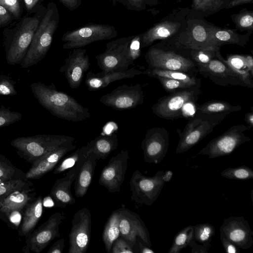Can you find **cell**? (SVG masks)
Wrapping results in <instances>:
<instances>
[{"mask_svg": "<svg viewBox=\"0 0 253 253\" xmlns=\"http://www.w3.org/2000/svg\"><path fill=\"white\" fill-rule=\"evenodd\" d=\"M31 88L38 102L57 118L78 122L90 117L88 108L83 106L67 93L58 90L52 83L46 84L35 82L31 84Z\"/></svg>", "mask_w": 253, "mask_h": 253, "instance_id": "obj_1", "label": "cell"}, {"mask_svg": "<svg viewBox=\"0 0 253 253\" xmlns=\"http://www.w3.org/2000/svg\"><path fill=\"white\" fill-rule=\"evenodd\" d=\"M45 10L41 6L33 16L23 17L12 28L4 29L2 44L7 64L22 63Z\"/></svg>", "mask_w": 253, "mask_h": 253, "instance_id": "obj_2", "label": "cell"}, {"mask_svg": "<svg viewBox=\"0 0 253 253\" xmlns=\"http://www.w3.org/2000/svg\"><path fill=\"white\" fill-rule=\"evenodd\" d=\"M60 20V15L56 4L49 2L45 13L35 32L26 54L20 64L27 68L37 64L46 55L49 50Z\"/></svg>", "mask_w": 253, "mask_h": 253, "instance_id": "obj_3", "label": "cell"}, {"mask_svg": "<svg viewBox=\"0 0 253 253\" xmlns=\"http://www.w3.org/2000/svg\"><path fill=\"white\" fill-rule=\"evenodd\" d=\"M145 58L148 68L175 71L197 75L198 65L192 58L191 50L180 47H168L160 45L151 46Z\"/></svg>", "mask_w": 253, "mask_h": 253, "instance_id": "obj_4", "label": "cell"}, {"mask_svg": "<svg viewBox=\"0 0 253 253\" xmlns=\"http://www.w3.org/2000/svg\"><path fill=\"white\" fill-rule=\"evenodd\" d=\"M75 139L64 135L38 134L16 138L10 145L20 157L31 165L56 147Z\"/></svg>", "mask_w": 253, "mask_h": 253, "instance_id": "obj_5", "label": "cell"}, {"mask_svg": "<svg viewBox=\"0 0 253 253\" xmlns=\"http://www.w3.org/2000/svg\"><path fill=\"white\" fill-rule=\"evenodd\" d=\"M228 115L226 113L204 114L197 112L190 119L181 132L175 153L187 151L211 133L214 127Z\"/></svg>", "mask_w": 253, "mask_h": 253, "instance_id": "obj_6", "label": "cell"}, {"mask_svg": "<svg viewBox=\"0 0 253 253\" xmlns=\"http://www.w3.org/2000/svg\"><path fill=\"white\" fill-rule=\"evenodd\" d=\"M198 85L159 98L152 107L154 114L162 119L173 120L184 117L185 108L197 102L201 93Z\"/></svg>", "mask_w": 253, "mask_h": 253, "instance_id": "obj_7", "label": "cell"}, {"mask_svg": "<svg viewBox=\"0 0 253 253\" xmlns=\"http://www.w3.org/2000/svg\"><path fill=\"white\" fill-rule=\"evenodd\" d=\"M114 26L100 23H88L65 33L61 38L63 48L71 49L82 48L92 42L108 40L117 36Z\"/></svg>", "mask_w": 253, "mask_h": 253, "instance_id": "obj_8", "label": "cell"}, {"mask_svg": "<svg viewBox=\"0 0 253 253\" xmlns=\"http://www.w3.org/2000/svg\"><path fill=\"white\" fill-rule=\"evenodd\" d=\"M164 170H160L154 176H147L136 169L129 181L131 200L137 204L152 206L158 199L164 186Z\"/></svg>", "mask_w": 253, "mask_h": 253, "instance_id": "obj_9", "label": "cell"}, {"mask_svg": "<svg viewBox=\"0 0 253 253\" xmlns=\"http://www.w3.org/2000/svg\"><path fill=\"white\" fill-rule=\"evenodd\" d=\"M251 127L243 124L230 127L221 135L211 140L197 155H208L213 159L230 155L242 144L251 140L244 132Z\"/></svg>", "mask_w": 253, "mask_h": 253, "instance_id": "obj_10", "label": "cell"}, {"mask_svg": "<svg viewBox=\"0 0 253 253\" xmlns=\"http://www.w3.org/2000/svg\"><path fill=\"white\" fill-rule=\"evenodd\" d=\"M133 36L112 40L106 44L104 52L96 55L97 64L102 72L124 71L134 65L129 57L128 44Z\"/></svg>", "mask_w": 253, "mask_h": 253, "instance_id": "obj_11", "label": "cell"}, {"mask_svg": "<svg viewBox=\"0 0 253 253\" xmlns=\"http://www.w3.org/2000/svg\"><path fill=\"white\" fill-rule=\"evenodd\" d=\"M65 217L62 213L56 212L28 236L25 237V246L22 251L25 253H40L50 242L60 235L59 227Z\"/></svg>", "mask_w": 253, "mask_h": 253, "instance_id": "obj_12", "label": "cell"}, {"mask_svg": "<svg viewBox=\"0 0 253 253\" xmlns=\"http://www.w3.org/2000/svg\"><path fill=\"white\" fill-rule=\"evenodd\" d=\"M100 102L105 106L122 111L133 109L144 102V94L140 84H122L110 93L102 96Z\"/></svg>", "mask_w": 253, "mask_h": 253, "instance_id": "obj_13", "label": "cell"}, {"mask_svg": "<svg viewBox=\"0 0 253 253\" xmlns=\"http://www.w3.org/2000/svg\"><path fill=\"white\" fill-rule=\"evenodd\" d=\"M91 226L90 211L83 208L74 215L69 234V253H85L89 245Z\"/></svg>", "mask_w": 253, "mask_h": 253, "instance_id": "obj_14", "label": "cell"}, {"mask_svg": "<svg viewBox=\"0 0 253 253\" xmlns=\"http://www.w3.org/2000/svg\"><path fill=\"white\" fill-rule=\"evenodd\" d=\"M129 158V151L126 149L112 157L101 170L99 184L110 193L119 192L125 180Z\"/></svg>", "mask_w": 253, "mask_h": 253, "instance_id": "obj_15", "label": "cell"}, {"mask_svg": "<svg viewBox=\"0 0 253 253\" xmlns=\"http://www.w3.org/2000/svg\"><path fill=\"white\" fill-rule=\"evenodd\" d=\"M119 212L120 235L133 248L139 237L147 246H151L149 232L140 216L124 206L118 209Z\"/></svg>", "mask_w": 253, "mask_h": 253, "instance_id": "obj_16", "label": "cell"}, {"mask_svg": "<svg viewBox=\"0 0 253 253\" xmlns=\"http://www.w3.org/2000/svg\"><path fill=\"white\" fill-rule=\"evenodd\" d=\"M169 142V133L165 128L155 127L147 130L141 145L144 161L160 163L166 156Z\"/></svg>", "mask_w": 253, "mask_h": 253, "instance_id": "obj_17", "label": "cell"}, {"mask_svg": "<svg viewBox=\"0 0 253 253\" xmlns=\"http://www.w3.org/2000/svg\"><path fill=\"white\" fill-rule=\"evenodd\" d=\"M219 230L240 249L247 250L253 245V231L244 217L230 216L225 218Z\"/></svg>", "mask_w": 253, "mask_h": 253, "instance_id": "obj_18", "label": "cell"}, {"mask_svg": "<svg viewBox=\"0 0 253 253\" xmlns=\"http://www.w3.org/2000/svg\"><path fill=\"white\" fill-rule=\"evenodd\" d=\"M89 58L86 50L83 48L73 49L59 69L72 88H78L81 84L84 73L90 67Z\"/></svg>", "mask_w": 253, "mask_h": 253, "instance_id": "obj_19", "label": "cell"}, {"mask_svg": "<svg viewBox=\"0 0 253 253\" xmlns=\"http://www.w3.org/2000/svg\"><path fill=\"white\" fill-rule=\"evenodd\" d=\"M198 73L220 85H240L245 86L239 77L234 73L221 56L219 51L205 65H198Z\"/></svg>", "mask_w": 253, "mask_h": 253, "instance_id": "obj_20", "label": "cell"}, {"mask_svg": "<svg viewBox=\"0 0 253 253\" xmlns=\"http://www.w3.org/2000/svg\"><path fill=\"white\" fill-rule=\"evenodd\" d=\"M75 140L68 141L56 147L31 164L25 172L26 178L29 180L39 179L54 169L66 154L76 148Z\"/></svg>", "mask_w": 253, "mask_h": 253, "instance_id": "obj_21", "label": "cell"}, {"mask_svg": "<svg viewBox=\"0 0 253 253\" xmlns=\"http://www.w3.org/2000/svg\"><path fill=\"white\" fill-rule=\"evenodd\" d=\"M84 157L70 169L64 176L55 180L49 194L54 201V207L64 208L76 202V200L71 193V188Z\"/></svg>", "mask_w": 253, "mask_h": 253, "instance_id": "obj_22", "label": "cell"}, {"mask_svg": "<svg viewBox=\"0 0 253 253\" xmlns=\"http://www.w3.org/2000/svg\"><path fill=\"white\" fill-rule=\"evenodd\" d=\"M143 74V72L135 68L127 70L113 71L107 73L101 72L94 73L89 71L86 74L85 84L89 91L102 89L112 82L125 79L133 78Z\"/></svg>", "mask_w": 253, "mask_h": 253, "instance_id": "obj_23", "label": "cell"}, {"mask_svg": "<svg viewBox=\"0 0 253 253\" xmlns=\"http://www.w3.org/2000/svg\"><path fill=\"white\" fill-rule=\"evenodd\" d=\"M177 46L189 50L219 51V47L211 42L207 28L200 24H195L185 38L177 41Z\"/></svg>", "mask_w": 253, "mask_h": 253, "instance_id": "obj_24", "label": "cell"}, {"mask_svg": "<svg viewBox=\"0 0 253 253\" xmlns=\"http://www.w3.org/2000/svg\"><path fill=\"white\" fill-rule=\"evenodd\" d=\"M97 161L96 156L92 153L84 157L74 181L75 195L77 198H82L86 193L92 181Z\"/></svg>", "mask_w": 253, "mask_h": 253, "instance_id": "obj_25", "label": "cell"}, {"mask_svg": "<svg viewBox=\"0 0 253 253\" xmlns=\"http://www.w3.org/2000/svg\"><path fill=\"white\" fill-rule=\"evenodd\" d=\"M118 146V138L116 134L100 135L91 140L84 146V157L90 153L95 155L97 160H105Z\"/></svg>", "mask_w": 253, "mask_h": 253, "instance_id": "obj_26", "label": "cell"}, {"mask_svg": "<svg viewBox=\"0 0 253 253\" xmlns=\"http://www.w3.org/2000/svg\"><path fill=\"white\" fill-rule=\"evenodd\" d=\"M42 197L38 196L25 208L21 224L18 229L20 236L30 234L41 219L43 212Z\"/></svg>", "mask_w": 253, "mask_h": 253, "instance_id": "obj_27", "label": "cell"}, {"mask_svg": "<svg viewBox=\"0 0 253 253\" xmlns=\"http://www.w3.org/2000/svg\"><path fill=\"white\" fill-rule=\"evenodd\" d=\"M180 26L179 23L170 21L158 23L140 34L141 48L150 46L156 41L169 38L177 32Z\"/></svg>", "mask_w": 253, "mask_h": 253, "instance_id": "obj_28", "label": "cell"}, {"mask_svg": "<svg viewBox=\"0 0 253 253\" xmlns=\"http://www.w3.org/2000/svg\"><path fill=\"white\" fill-rule=\"evenodd\" d=\"M37 197L35 188L15 191L0 200V212L14 210H24L26 206Z\"/></svg>", "mask_w": 253, "mask_h": 253, "instance_id": "obj_29", "label": "cell"}, {"mask_svg": "<svg viewBox=\"0 0 253 253\" xmlns=\"http://www.w3.org/2000/svg\"><path fill=\"white\" fill-rule=\"evenodd\" d=\"M210 39L217 47L226 44H236L244 46L248 40V35H240L233 30L219 28H207Z\"/></svg>", "mask_w": 253, "mask_h": 253, "instance_id": "obj_30", "label": "cell"}, {"mask_svg": "<svg viewBox=\"0 0 253 253\" xmlns=\"http://www.w3.org/2000/svg\"><path fill=\"white\" fill-rule=\"evenodd\" d=\"M225 61L229 68L239 77L245 86L253 87V74L247 66L245 56L230 55Z\"/></svg>", "mask_w": 253, "mask_h": 253, "instance_id": "obj_31", "label": "cell"}, {"mask_svg": "<svg viewBox=\"0 0 253 253\" xmlns=\"http://www.w3.org/2000/svg\"><path fill=\"white\" fill-rule=\"evenodd\" d=\"M143 74L151 78L163 77L176 80L193 86L201 84V80L197 78V75L179 71L148 68L143 72Z\"/></svg>", "mask_w": 253, "mask_h": 253, "instance_id": "obj_32", "label": "cell"}, {"mask_svg": "<svg viewBox=\"0 0 253 253\" xmlns=\"http://www.w3.org/2000/svg\"><path fill=\"white\" fill-rule=\"evenodd\" d=\"M119 222V212L117 209L108 218L103 232L102 239L108 253L111 252L114 242L120 236Z\"/></svg>", "mask_w": 253, "mask_h": 253, "instance_id": "obj_33", "label": "cell"}, {"mask_svg": "<svg viewBox=\"0 0 253 253\" xmlns=\"http://www.w3.org/2000/svg\"><path fill=\"white\" fill-rule=\"evenodd\" d=\"M242 107L233 105L226 101L212 100L197 106V112L208 114L231 113L240 111Z\"/></svg>", "mask_w": 253, "mask_h": 253, "instance_id": "obj_34", "label": "cell"}, {"mask_svg": "<svg viewBox=\"0 0 253 253\" xmlns=\"http://www.w3.org/2000/svg\"><path fill=\"white\" fill-rule=\"evenodd\" d=\"M27 179L25 173L0 154V183L10 181Z\"/></svg>", "mask_w": 253, "mask_h": 253, "instance_id": "obj_35", "label": "cell"}, {"mask_svg": "<svg viewBox=\"0 0 253 253\" xmlns=\"http://www.w3.org/2000/svg\"><path fill=\"white\" fill-rule=\"evenodd\" d=\"M193 225H188L180 230L175 235L168 253H179L182 249L189 245L193 240Z\"/></svg>", "mask_w": 253, "mask_h": 253, "instance_id": "obj_36", "label": "cell"}, {"mask_svg": "<svg viewBox=\"0 0 253 253\" xmlns=\"http://www.w3.org/2000/svg\"><path fill=\"white\" fill-rule=\"evenodd\" d=\"M215 230L213 225L210 223H201L193 226V240L209 248L212 237Z\"/></svg>", "mask_w": 253, "mask_h": 253, "instance_id": "obj_37", "label": "cell"}, {"mask_svg": "<svg viewBox=\"0 0 253 253\" xmlns=\"http://www.w3.org/2000/svg\"><path fill=\"white\" fill-rule=\"evenodd\" d=\"M84 146L78 148L74 152L68 156L60 162L55 167L53 174H59L64 171L75 166L77 163L84 157Z\"/></svg>", "mask_w": 253, "mask_h": 253, "instance_id": "obj_38", "label": "cell"}, {"mask_svg": "<svg viewBox=\"0 0 253 253\" xmlns=\"http://www.w3.org/2000/svg\"><path fill=\"white\" fill-rule=\"evenodd\" d=\"M220 175L230 179L248 180L253 178V170L246 166H242L225 169Z\"/></svg>", "mask_w": 253, "mask_h": 253, "instance_id": "obj_39", "label": "cell"}, {"mask_svg": "<svg viewBox=\"0 0 253 253\" xmlns=\"http://www.w3.org/2000/svg\"><path fill=\"white\" fill-rule=\"evenodd\" d=\"M33 183L29 179L17 180L0 183V200L12 192L33 187Z\"/></svg>", "mask_w": 253, "mask_h": 253, "instance_id": "obj_40", "label": "cell"}, {"mask_svg": "<svg viewBox=\"0 0 253 253\" xmlns=\"http://www.w3.org/2000/svg\"><path fill=\"white\" fill-rule=\"evenodd\" d=\"M156 79L160 82L164 89L169 93L197 86H193L183 82L163 77H157Z\"/></svg>", "mask_w": 253, "mask_h": 253, "instance_id": "obj_41", "label": "cell"}, {"mask_svg": "<svg viewBox=\"0 0 253 253\" xmlns=\"http://www.w3.org/2000/svg\"><path fill=\"white\" fill-rule=\"evenodd\" d=\"M20 112L11 111L9 107L1 105L0 107V128L8 126L19 121L22 118Z\"/></svg>", "mask_w": 253, "mask_h": 253, "instance_id": "obj_42", "label": "cell"}, {"mask_svg": "<svg viewBox=\"0 0 253 253\" xmlns=\"http://www.w3.org/2000/svg\"><path fill=\"white\" fill-rule=\"evenodd\" d=\"M16 84V81L9 76L0 75V96H12L16 95L17 91L15 87Z\"/></svg>", "mask_w": 253, "mask_h": 253, "instance_id": "obj_43", "label": "cell"}, {"mask_svg": "<svg viewBox=\"0 0 253 253\" xmlns=\"http://www.w3.org/2000/svg\"><path fill=\"white\" fill-rule=\"evenodd\" d=\"M0 5L8 11L14 19H20L22 13L21 0H0Z\"/></svg>", "mask_w": 253, "mask_h": 253, "instance_id": "obj_44", "label": "cell"}, {"mask_svg": "<svg viewBox=\"0 0 253 253\" xmlns=\"http://www.w3.org/2000/svg\"><path fill=\"white\" fill-rule=\"evenodd\" d=\"M218 51L191 50V55L198 65H205L215 56Z\"/></svg>", "mask_w": 253, "mask_h": 253, "instance_id": "obj_45", "label": "cell"}, {"mask_svg": "<svg viewBox=\"0 0 253 253\" xmlns=\"http://www.w3.org/2000/svg\"><path fill=\"white\" fill-rule=\"evenodd\" d=\"M113 5L120 4L127 9L134 11H140L145 8L149 0H108Z\"/></svg>", "mask_w": 253, "mask_h": 253, "instance_id": "obj_46", "label": "cell"}, {"mask_svg": "<svg viewBox=\"0 0 253 253\" xmlns=\"http://www.w3.org/2000/svg\"><path fill=\"white\" fill-rule=\"evenodd\" d=\"M223 0H193V6L197 10L204 11L214 10L219 8L223 3Z\"/></svg>", "mask_w": 253, "mask_h": 253, "instance_id": "obj_47", "label": "cell"}, {"mask_svg": "<svg viewBox=\"0 0 253 253\" xmlns=\"http://www.w3.org/2000/svg\"><path fill=\"white\" fill-rule=\"evenodd\" d=\"M141 36H133L128 44V52L131 60L134 61L141 55Z\"/></svg>", "mask_w": 253, "mask_h": 253, "instance_id": "obj_48", "label": "cell"}, {"mask_svg": "<svg viewBox=\"0 0 253 253\" xmlns=\"http://www.w3.org/2000/svg\"><path fill=\"white\" fill-rule=\"evenodd\" d=\"M111 250L113 253H133V247L124 238H118L114 242Z\"/></svg>", "mask_w": 253, "mask_h": 253, "instance_id": "obj_49", "label": "cell"}, {"mask_svg": "<svg viewBox=\"0 0 253 253\" xmlns=\"http://www.w3.org/2000/svg\"><path fill=\"white\" fill-rule=\"evenodd\" d=\"M238 27L244 29H252L253 23V13L244 12L238 15L237 20Z\"/></svg>", "mask_w": 253, "mask_h": 253, "instance_id": "obj_50", "label": "cell"}, {"mask_svg": "<svg viewBox=\"0 0 253 253\" xmlns=\"http://www.w3.org/2000/svg\"><path fill=\"white\" fill-rule=\"evenodd\" d=\"M220 238L225 252L227 253H239L240 248L220 233Z\"/></svg>", "mask_w": 253, "mask_h": 253, "instance_id": "obj_51", "label": "cell"}, {"mask_svg": "<svg viewBox=\"0 0 253 253\" xmlns=\"http://www.w3.org/2000/svg\"><path fill=\"white\" fill-rule=\"evenodd\" d=\"M14 18L4 7L0 5V28L8 26Z\"/></svg>", "mask_w": 253, "mask_h": 253, "instance_id": "obj_52", "label": "cell"}, {"mask_svg": "<svg viewBox=\"0 0 253 253\" xmlns=\"http://www.w3.org/2000/svg\"><path fill=\"white\" fill-rule=\"evenodd\" d=\"M65 7L70 10L78 8L82 4L83 0H58Z\"/></svg>", "mask_w": 253, "mask_h": 253, "instance_id": "obj_53", "label": "cell"}, {"mask_svg": "<svg viewBox=\"0 0 253 253\" xmlns=\"http://www.w3.org/2000/svg\"><path fill=\"white\" fill-rule=\"evenodd\" d=\"M64 246V239H60L51 246L47 251V253H62Z\"/></svg>", "mask_w": 253, "mask_h": 253, "instance_id": "obj_54", "label": "cell"}, {"mask_svg": "<svg viewBox=\"0 0 253 253\" xmlns=\"http://www.w3.org/2000/svg\"><path fill=\"white\" fill-rule=\"evenodd\" d=\"M191 248V253H207L209 248L205 245H197L195 241L192 240L189 245Z\"/></svg>", "mask_w": 253, "mask_h": 253, "instance_id": "obj_55", "label": "cell"}, {"mask_svg": "<svg viewBox=\"0 0 253 253\" xmlns=\"http://www.w3.org/2000/svg\"><path fill=\"white\" fill-rule=\"evenodd\" d=\"M44 0H23L25 9L28 13H31L36 6Z\"/></svg>", "mask_w": 253, "mask_h": 253, "instance_id": "obj_56", "label": "cell"}, {"mask_svg": "<svg viewBox=\"0 0 253 253\" xmlns=\"http://www.w3.org/2000/svg\"><path fill=\"white\" fill-rule=\"evenodd\" d=\"M42 205L45 207L51 208L54 206V203L52 198L48 196L42 199Z\"/></svg>", "mask_w": 253, "mask_h": 253, "instance_id": "obj_57", "label": "cell"}, {"mask_svg": "<svg viewBox=\"0 0 253 253\" xmlns=\"http://www.w3.org/2000/svg\"><path fill=\"white\" fill-rule=\"evenodd\" d=\"M140 252L142 253H155V252L148 246L144 245L141 242H139Z\"/></svg>", "mask_w": 253, "mask_h": 253, "instance_id": "obj_58", "label": "cell"}, {"mask_svg": "<svg viewBox=\"0 0 253 253\" xmlns=\"http://www.w3.org/2000/svg\"><path fill=\"white\" fill-rule=\"evenodd\" d=\"M245 60L247 66L251 72L253 74V58L252 56H245Z\"/></svg>", "mask_w": 253, "mask_h": 253, "instance_id": "obj_59", "label": "cell"}, {"mask_svg": "<svg viewBox=\"0 0 253 253\" xmlns=\"http://www.w3.org/2000/svg\"><path fill=\"white\" fill-rule=\"evenodd\" d=\"M245 122L248 126L251 127H253V112L248 113L245 117Z\"/></svg>", "mask_w": 253, "mask_h": 253, "instance_id": "obj_60", "label": "cell"}, {"mask_svg": "<svg viewBox=\"0 0 253 253\" xmlns=\"http://www.w3.org/2000/svg\"><path fill=\"white\" fill-rule=\"evenodd\" d=\"M253 1V0H234L232 1L230 4V7H234L238 5L245 4Z\"/></svg>", "mask_w": 253, "mask_h": 253, "instance_id": "obj_61", "label": "cell"}, {"mask_svg": "<svg viewBox=\"0 0 253 253\" xmlns=\"http://www.w3.org/2000/svg\"><path fill=\"white\" fill-rule=\"evenodd\" d=\"M173 172L170 170L164 171L163 179L165 182H169L172 177Z\"/></svg>", "mask_w": 253, "mask_h": 253, "instance_id": "obj_62", "label": "cell"}]
</instances>
